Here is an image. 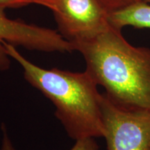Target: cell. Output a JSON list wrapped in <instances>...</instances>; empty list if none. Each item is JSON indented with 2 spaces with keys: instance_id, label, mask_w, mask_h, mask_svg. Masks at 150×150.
I'll return each instance as SVG.
<instances>
[{
  "instance_id": "52a82bcc",
  "label": "cell",
  "mask_w": 150,
  "mask_h": 150,
  "mask_svg": "<svg viewBox=\"0 0 150 150\" xmlns=\"http://www.w3.org/2000/svg\"><path fill=\"white\" fill-rule=\"evenodd\" d=\"M1 131L2 141L0 150H16L4 124L1 125ZM70 150H99V145L94 138H87L76 140V142Z\"/></svg>"
},
{
  "instance_id": "30bf717a",
  "label": "cell",
  "mask_w": 150,
  "mask_h": 150,
  "mask_svg": "<svg viewBox=\"0 0 150 150\" xmlns=\"http://www.w3.org/2000/svg\"><path fill=\"white\" fill-rule=\"evenodd\" d=\"M142 1H145V2L147 3H150V0H141Z\"/></svg>"
},
{
  "instance_id": "277c9868",
  "label": "cell",
  "mask_w": 150,
  "mask_h": 150,
  "mask_svg": "<svg viewBox=\"0 0 150 150\" xmlns=\"http://www.w3.org/2000/svg\"><path fill=\"white\" fill-rule=\"evenodd\" d=\"M101 106L107 150H150V111L120 107L104 94Z\"/></svg>"
},
{
  "instance_id": "8992f818",
  "label": "cell",
  "mask_w": 150,
  "mask_h": 150,
  "mask_svg": "<svg viewBox=\"0 0 150 150\" xmlns=\"http://www.w3.org/2000/svg\"><path fill=\"white\" fill-rule=\"evenodd\" d=\"M108 20L110 27L118 30L125 26L150 29V5L145 1H138L110 12Z\"/></svg>"
},
{
  "instance_id": "5b68a950",
  "label": "cell",
  "mask_w": 150,
  "mask_h": 150,
  "mask_svg": "<svg viewBox=\"0 0 150 150\" xmlns=\"http://www.w3.org/2000/svg\"><path fill=\"white\" fill-rule=\"evenodd\" d=\"M5 8L0 6V71L8 70L11 67L10 56L6 52L4 42L40 52L74 51L72 43L57 31L11 20L6 16Z\"/></svg>"
},
{
  "instance_id": "6da1fadb",
  "label": "cell",
  "mask_w": 150,
  "mask_h": 150,
  "mask_svg": "<svg viewBox=\"0 0 150 150\" xmlns=\"http://www.w3.org/2000/svg\"><path fill=\"white\" fill-rule=\"evenodd\" d=\"M72 45L110 102L126 109L150 111L149 48L131 45L121 30L110 26Z\"/></svg>"
},
{
  "instance_id": "9c48e42d",
  "label": "cell",
  "mask_w": 150,
  "mask_h": 150,
  "mask_svg": "<svg viewBox=\"0 0 150 150\" xmlns=\"http://www.w3.org/2000/svg\"><path fill=\"white\" fill-rule=\"evenodd\" d=\"M34 0H0V6L5 8H19L33 4Z\"/></svg>"
},
{
  "instance_id": "ba28073f",
  "label": "cell",
  "mask_w": 150,
  "mask_h": 150,
  "mask_svg": "<svg viewBox=\"0 0 150 150\" xmlns=\"http://www.w3.org/2000/svg\"><path fill=\"white\" fill-rule=\"evenodd\" d=\"M108 13L140 1L141 0H97Z\"/></svg>"
},
{
  "instance_id": "7a4b0ae2",
  "label": "cell",
  "mask_w": 150,
  "mask_h": 150,
  "mask_svg": "<svg viewBox=\"0 0 150 150\" xmlns=\"http://www.w3.org/2000/svg\"><path fill=\"white\" fill-rule=\"evenodd\" d=\"M4 45L7 54L21 65L25 80L54 105L56 117L69 137L75 141L104 137L102 94L88 72L43 68L26 59L15 46L7 42Z\"/></svg>"
},
{
  "instance_id": "3957f363",
  "label": "cell",
  "mask_w": 150,
  "mask_h": 150,
  "mask_svg": "<svg viewBox=\"0 0 150 150\" xmlns=\"http://www.w3.org/2000/svg\"><path fill=\"white\" fill-rule=\"evenodd\" d=\"M53 12L59 33L72 43L88 39L109 27L108 13L97 0H34Z\"/></svg>"
}]
</instances>
